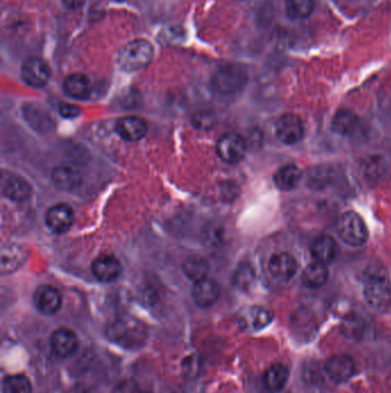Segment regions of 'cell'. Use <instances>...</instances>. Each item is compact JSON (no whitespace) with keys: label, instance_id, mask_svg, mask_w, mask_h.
Here are the masks:
<instances>
[{"label":"cell","instance_id":"cell-6","mask_svg":"<svg viewBox=\"0 0 391 393\" xmlns=\"http://www.w3.org/2000/svg\"><path fill=\"white\" fill-rule=\"evenodd\" d=\"M247 141L245 138L234 132H228L219 138L216 151L224 162L230 164H239L247 154Z\"/></svg>","mask_w":391,"mask_h":393},{"label":"cell","instance_id":"cell-13","mask_svg":"<svg viewBox=\"0 0 391 393\" xmlns=\"http://www.w3.org/2000/svg\"><path fill=\"white\" fill-rule=\"evenodd\" d=\"M33 302L42 314L54 315L61 308V295L51 285H40L35 291Z\"/></svg>","mask_w":391,"mask_h":393},{"label":"cell","instance_id":"cell-21","mask_svg":"<svg viewBox=\"0 0 391 393\" xmlns=\"http://www.w3.org/2000/svg\"><path fill=\"white\" fill-rule=\"evenodd\" d=\"M303 178V171L298 166L287 164L279 168L273 175L276 187L281 191L294 190Z\"/></svg>","mask_w":391,"mask_h":393},{"label":"cell","instance_id":"cell-8","mask_svg":"<svg viewBox=\"0 0 391 393\" xmlns=\"http://www.w3.org/2000/svg\"><path fill=\"white\" fill-rule=\"evenodd\" d=\"M271 277L277 282L287 283L296 276L298 262L287 252L274 253L268 265Z\"/></svg>","mask_w":391,"mask_h":393},{"label":"cell","instance_id":"cell-15","mask_svg":"<svg viewBox=\"0 0 391 393\" xmlns=\"http://www.w3.org/2000/svg\"><path fill=\"white\" fill-rule=\"evenodd\" d=\"M92 274L100 282H113L121 275L122 265L118 258L104 254L92 262Z\"/></svg>","mask_w":391,"mask_h":393},{"label":"cell","instance_id":"cell-20","mask_svg":"<svg viewBox=\"0 0 391 393\" xmlns=\"http://www.w3.org/2000/svg\"><path fill=\"white\" fill-rule=\"evenodd\" d=\"M82 180L81 171L72 164H59L53 171V182L61 190H74L82 184Z\"/></svg>","mask_w":391,"mask_h":393},{"label":"cell","instance_id":"cell-5","mask_svg":"<svg viewBox=\"0 0 391 393\" xmlns=\"http://www.w3.org/2000/svg\"><path fill=\"white\" fill-rule=\"evenodd\" d=\"M248 76L241 66L225 65L212 77V86L222 95H232L240 91L247 83Z\"/></svg>","mask_w":391,"mask_h":393},{"label":"cell","instance_id":"cell-22","mask_svg":"<svg viewBox=\"0 0 391 393\" xmlns=\"http://www.w3.org/2000/svg\"><path fill=\"white\" fill-rule=\"evenodd\" d=\"M63 91L65 95L77 100H85L91 95V81L83 74H72L65 79L63 83Z\"/></svg>","mask_w":391,"mask_h":393},{"label":"cell","instance_id":"cell-17","mask_svg":"<svg viewBox=\"0 0 391 393\" xmlns=\"http://www.w3.org/2000/svg\"><path fill=\"white\" fill-rule=\"evenodd\" d=\"M339 244L330 235H320L311 244V254L314 261L330 265L339 256Z\"/></svg>","mask_w":391,"mask_h":393},{"label":"cell","instance_id":"cell-33","mask_svg":"<svg viewBox=\"0 0 391 393\" xmlns=\"http://www.w3.org/2000/svg\"><path fill=\"white\" fill-rule=\"evenodd\" d=\"M85 0H62V3L69 10H79L84 5Z\"/></svg>","mask_w":391,"mask_h":393},{"label":"cell","instance_id":"cell-14","mask_svg":"<svg viewBox=\"0 0 391 393\" xmlns=\"http://www.w3.org/2000/svg\"><path fill=\"white\" fill-rule=\"evenodd\" d=\"M326 373L336 383H344L355 373V362L349 355L336 354L326 362Z\"/></svg>","mask_w":391,"mask_h":393},{"label":"cell","instance_id":"cell-32","mask_svg":"<svg viewBox=\"0 0 391 393\" xmlns=\"http://www.w3.org/2000/svg\"><path fill=\"white\" fill-rule=\"evenodd\" d=\"M59 113L62 118H75L81 114V109L72 104H61L59 107Z\"/></svg>","mask_w":391,"mask_h":393},{"label":"cell","instance_id":"cell-4","mask_svg":"<svg viewBox=\"0 0 391 393\" xmlns=\"http://www.w3.org/2000/svg\"><path fill=\"white\" fill-rule=\"evenodd\" d=\"M108 336L111 338V341L122 348H139L144 343L146 331L139 322L118 320L109 328Z\"/></svg>","mask_w":391,"mask_h":393},{"label":"cell","instance_id":"cell-12","mask_svg":"<svg viewBox=\"0 0 391 393\" xmlns=\"http://www.w3.org/2000/svg\"><path fill=\"white\" fill-rule=\"evenodd\" d=\"M74 210L65 203H58L47 210L45 217L46 226L58 235H62L72 228L74 223Z\"/></svg>","mask_w":391,"mask_h":393},{"label":"cell","instance_id":"cell-28","mask_svg":"<svg viewBox=\"0 0 391 393\" xmlns=\"http://www.w3.org/2000/svg\"><path fill=\"white\" fill-rule=\"evenodd\" d=\"M184 272L189 279L194 282L207 279L209 274V265L202 256H192L187 258L183 265Z\"/></svg>","mask_w":391,"mask_h":393},{"label":"cell","instance_id":"cell-25","mask_svg":"<svg viewBox=\"0 0 391 393\" xmlns=\"http://www.w3.org/2000/svg\"><path fill=\"white\" fill-rule=\"evenodd\" d=\"M328 269L327 265L321 262L314 261L305 267L302 272V283L309 288H319L328 279Z\"/></svg>","mask_w":391,"mask_h":393},{"label":"cell","instance_id":"cell-1","mask_svg":"<svg viewBox=\"0 0 391 393\" xmlns=\"http://www.w3.org/2000/svg\"><path fill=\"white\" fill-rule=\"evenodd\" d=\"M364 298L375 311H387L391 307V282L383 270L373 269L364 275Z\"/></svg>","mask_w":391,"mask_h":393},{"label":"cell","instance_id":"cell-16","mask_svg":"<svg viewBox=\"0 0 391 393\" xmlns=\"http://www.w3.org/2000/svg\"><path fill=\"white\" fill-rule=\"evenodd\" d=\"M51 348L56 357L68 359L72 357L79 348V338L74 331L59 329L51 337Z\"/></svg>","mask_w":391,"mask_h":393},{"label":"cell","instance_id":"cell-9","mask_svg":"<svg viewBox=\"0 0 391 393\" xmlns=\"http://www.w3.org/2000/svg\"><path fill=\"white\" fill-rule=\"evenodd\" d=\"M21 76L28 86L33 88H42L49 83L51 77V68L45 60L40 58H29L26 60L21 68Z\"/></svg>","mask_w":391,"mask_h":393},{"label":"cell","instance_id":"cell-2","mask_svg":"<svg viewBox=\"0 0 391 393\" xmlns=\"http://www.w3.org/2000/svg\"><path fill=\"white\" fill-rule=\"evenodd\" d=\"M336 230L340 238L348 245L360 247L369 240V228L365 221L356 212L341 214L336 221Z\"/></svg>","mask_w":391,"mask_h":393},{"label":"cell","instance_id":"cell-29","mask_svg":"<svg viewBox=\"0 0 391 393\" xmlns=\"http://www.w3.org/2000/svg\"><path fill=\"white\" fill-rule=\"evenodd\" d=\"M314 10L313 0H287L286 13L292 20H304L312 14Z\"/></svg>","mask_w":391,"mask_h":393},{"label":"cell","instance_id":"cell-7","mask_svg":"<svg viewBox=\"0 0 391 393\" xmlns=\"http://www.w3.org/2000/svg\"><path fill=\"white\" fill-rule=\"evenodd\" d=\"M278 141L285 145H295L304 137V125L300 116L287 113L281 116L274 127Z\"/></svg>","mask_w":391,"mask_h":393},{"label":"cell","instance_id":"cell-19","mask_svg":"<svg viewBox=\"0 0 391 393\" xmlns=\"http://www.w3.org/2000/svg\"><path fill=\"white\" fill-rule=\"evenodd\" d=\"M147 122L139 116H125L116 123V132L127 141H138L147 134Z\"/></svg>","mask_w":391,"mask_h":393},{"label":"cell","instance_id":"cell-24","mask_svg":"<svg viewBox=\"0 0 391 393\" xmlns=\"http://www.w3.org/2000/svg\"><path fill=\"white\" fill-rule=\"evenodd\" d=\"M288 380H289V371L284 364H274L268 368V371H265L264 385L266 390L272 393L280 392L284 390Z\"/></svg>","mask_w":391,"mask_h":393},{"label":"cell","instance_id":"cell-34","mask_svg":"<svg viewBox=\"0 0 391 393\" xmlns=\"http://www.w3.org/2000/svg\"><path fill=\"white\" fill-rule=\"evenodd\" d=\"M116 1H124V0H116Z\"/></svg>","mask_w":391,"mask_h":393},{"label":"cell","instance_id":"cell-23","mask_svg":"<svg viewBox=\"0 0 391 393\" xmlns=\"http://www.w3.org/2000/svg\"><path fill=\"white\" fill-rule=\"evenodd\" d=\"M360 122L356 113L350 109H340L332 120V130L341 136H352L358 129Z\"/></svg>","mask_w":391,"mask_h":393},{"label":"cell","instance_id":"cell-27","mask_svg":"<svg viewBox=\"0 0 391 393\" xmlns=\"http://www.w3.org/2000/svg\"><path fill=\"white\" fill-rule=\"evenodd\" d=\"M334 178L333 168L327 164L317 166L310 171L307 184L313 190H323L332 183Z\"/></svg>","mask_w":391,"mask_h":393},{"label":"cell","instance_id":"cell-31","mask_svg":"<svg viewBox=\"0 0 391 393\" xmlns=\"http://www.w3.org/2000/svg\"><path fill=\"white\" fill-rule=\"evenodd\" d=\"M256 282V274L253 267L249 263H242L234 275V283L239 288L248 290Z\"/></svg>","mask_w":391,"mask_h":393},{"label":"cell","instance_id":"cell-30","mask_svg":"<svg viewBox=\"0 0 391 393\" xmlns=\"http://www.w3.org/2000/svg\"><path fill=\"white\" fill-rule=\"evenodd\" d=\"M30 380L23 375H12L3 380V393H31Z\"/></svg>","mask_w":391,"mask_h":393},{"label":"cell","instance_id":"cell-11","mask_svg":"<svg viewBox=\"0 0 391 393\" xmlns=\"http://www.w3.org/2000/svg\"><path fill=\"white\" fill-rule=\"evenodd\" d=\"M1 191H3V196L8 199L15 203H21V201L29 199L33 189L28 183V180H24L23 177L14 174V173H10V171H3Z\"/></svg>","mask_w":391,"mask_h":393},{"label":"cell","instance_id":"cell-26","mask_svg":"<svg viewBox=\"0 0 391 393\" xmlns=\"http://www.w3.org/2000/svg\"><path fill=\"white\" fill-rule=\"evenodd\" d=\"M26 252L20 246L10 245L1 253V272L10 274L20 268L26 262Z\"/></svg>","mask_w":391,"mask_h":393},{"label":"cell","instance_id":"cell-18","mask_svg":"<svg viewBox=\"0 0 391 393\" xmlns=\"http://www.w3.org/2000/svg\"><path fill=\"white\" fill-rule=\"evenodd\" d=\"M221 295L218 283L212 279H203L198 281L192 288V298L196 305L202 308L215 305Z\"/></svg>","mask_w":391,"mask_h":393},{"label":"cell","instance_id":"cell-3","mask_svg":"<svg viewBox=\"0 0 391 393\" xmlns=\"http://www.w3.org/2000/svg\"><path fill=\"white\" fill-rule=\"evenodd\" d=\"M153 56V45L148 40H132L118 53V65L125 72H137L146 68Z\"/></svg>","mask_w":391,"mask_h":393},{"label":"cell","instance_id":"cell-10","mask_svg":"<svg viewBox=\"0 0 391 393\" xmlns=\"http://www.w3.org/2000/svg\"><path fill=\"white\" fill-rule=\"evenodd\" d=\"M273 320V314L261 306H250L239 311V327L245 331H260L268 327Z\"/></svg>","mask_w":391,"mask_h":393}]
</instances>
